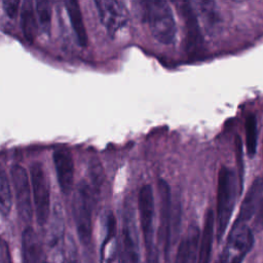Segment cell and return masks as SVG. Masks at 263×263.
Here are the masks:
<instances>
[{
    "label": "cell",
    "mask_w": 263,
    "mask_h": 263,
    "mask_svg": "<svg viewBox=\"0 0 263 263\" xmlns=\"http://www.w3.org/2000/svg\"><path fill=\"white\" fill-rule=\"evenodd\" d=\"M10 176L18 216L23 222L30 223L33 216V205L28 173L22 165L14 164L10 170Z\"/></svg>",
    "instance_id": "cell-9"
},
{
    "label": "cell",
    "mask_w": 263,
    "mask_h": 263,
    "mask_svg": "<svg viewBox=\"0 0 263 263\" xmlns=\"http://www.w3.org/2000/svg\"><path fill=\"white\" fill-rule=\"evenodd\" d=\"M35 11L38 20V24L45 33L50 32L51 27V15L52 9L50 2L48 1H36L35 2Z\"/></svg>",
    "instance_id": "cell-23"
},
{
    "label": "cell",
    "mask_w": 263,
    "mask_h": 263,
    "mask_svg": "<svg viewBox=\"0 0 263 263\" xmlns=\"http://www.w3.org/2000/svg\"><path fill=\"white\" fill-rule=\"evenodd\" d=\"M138 211L146 255L157 252L154 242V194L152 186L149 184L143 185L139 191Z\"/></svg>",
    "instance_id": "cell-7"
},
{
    "label": "cell",
    "mask_w": 263,
    "mask_h": 263,
    "mask_svg": "<svg viewBox=\"0 0 263 263\" xmlns=\"http://www.w3.org/2000/svg\"><path fill=\"white\" fill-rule=\"evenodd\" d=\"M200 234L195 225L190 226L180 242L174 263H197Z\"/></svg>",
    "instance_id": "cell-14"
},
{
    "label": "cell",
    "mask_w": 263,
    "mask_h": 263,
    "mask_svg": "<svg viewBox=\"0 0 263 263\" xmlns=\"http://www.w3.org/2000/svg\"><path fill=\"white\" fill-rule=\"evenodd\" d=\"M12 205L11 186L5 171L0 166V214L8 216Z\"/></svg>",
    "instance_id": "cell-20"
},
{
    "label": "cell",
    "mask_w": 263,
    "mask_h": 263,
    "mask_svg": "<svg viewBox=\"0 0 263 263\" xmlns=\"http://www.w3.org/2000/svg\"><path fill=\"white\" fill-rule=\"evenodd\" d=\"M254 226L255 228L260 231L263 229V198L257 209V215L255 218V222H254Z\"/></svg>",
    "instance_id": "cell-28"
},
{
    "label": "cell",
    "mask_w": 263,
    "mask_h": 263,
    "mask_svg": "<svg viewBox=\"0 0 263 263\" xmlns=\"http://www.w3.org/2000/svg\"><path fill=\"white\" fill-rule=\"evenodd\" d=\"M0 263H12L9 247L1 236H0Z\"/></svg>",
    "instance_id": "cell-27"
},
{
    "label": "cell",
    "mask_w": 263,
    "mask_h": 263,
    "mask_svg": "<svg viewBox=\"0 0 263 263\" xmlns=\"http://www.w3.org/2000/svg\"><path fill=\"white\" fill-rule=\"evenodd\" d=\"M262 195H263V177H257L249 187L246 197L243 198L240 204L238 216L235 221L240 223H247L257 211L262 200L261 199Z\"/></svg>",
    "instance_id": "cell-13"
},
{
    "label": "cell",
    "mask_w": 263,
    "mask_h": 263,
    "mask_svg": "<svg viewBox=\"0 0 263 263\" xmlns=\"http://www.w3.org/2000/svg\"><path fill=\"white\" fill-rule=\"evenodd\" d=\"M215 216L213 210L209 209L204 216V223L202 233L200 234L199 251L197 263H210L212 248L214 241V229H215Z\"/></svg>",
    "instance_id": "cell-16"
},
{
    "label": "cell",
    "mask_w": 263,
    "mask_h": 263,
    "mask_svg": "<svg viewBox=\"0 0 263 263\" xmlns=\"http://www.w3.org/2000/svg\"><path fill=\"white\" fill-rule=\"evenodd\" d=\"M20 15L21 28L25 38L28 41H33L36 38L38 31V20L34 8V3L30 0L23 1Z\"/></svg>",
    "instance_id": "cell-18"
},
{
    "label": "cell",
    "mask_w": 263,
    "mask_h": 263,
    "mask_svg": "<svg viewBox=\"0 0 263 263\" xmlns=\"http://www.w3.org/2000/svg\"><path fill=\"white\" fill-rule=\"evenodd\" d=\"M254 245V234L247 223L234 221L225 247L216 263H241Z\"/></svg>",
    "instance_id": "cell-4"
},
{
    "label": "cell",
    "mask_w": 263,
    "mask_h": 263,
    "mask_svg": "<svg viewBox=\"0 0 263 263\" xmlns=\"http://www.w3.org/2000/svg\"><path fill=\"white\" fill-rule=\"evenodd\" d=\"M21 2L20 1H3V10L6 13V15L9 18H14L18 12V6Z\"/></svg>",
    "instance_id": "cell-26"
},
{
    "label": "cell",
    "mask_w": 263,
    "mask_h": 263,
    "mask_svg": "<svg viewBox=\"0 0 263 263\" xmlns=\"http://www.w3.org/2000/svg\"><path fill=\"white\" fill-rule=\"evenodd\" d=\"M115 234H116V219L112 213H109L106 221V235L101 247V260H103L107 246L112 242V240L115 237Z\"/></svg>",
    "instance_id": "cell-24"
},
{
    "label": "cell",
    "mask_w": 263,
    "mask_h": 263,
    "mask_svg": "<svg viewBox=\"0 0 263 263\" xmlns=\"http://www.w3.org/2000/svg\"><path fill=\"white\" fill-rule=\"evenodd\" d=\"M95 5L99 18L110 35L116 34L128 22V12L124 2L115 0H97Z\"/></svg>",
    "instance_id": "cell-10"
},
{
    "label": "cell",
    "mask_w": 263,
    "mask_h": 263,
    "mask_svg": "<svg viewBox=\"0 0 263 263\" xmlns=\"http://www.w3.org/2000/svg\"><path fill=\"white\" fill-rule=\"evenodd\" d=\"M158 194H159V213H160V224H159V240L162 243L164 260L167 262L170 258V250L172 245V237L175 229V211L172 206V194L170 185L163 179H159L157 183Z\"/></svg>",
    "instance_id": "cell-8"
},
{
    "label": "cell",
    "mask_w": 263,
    "mask_h": 263,
    "mask_svg": "<svg viewBox=\"0 0 263 263\" xmlns=\"http://www.w3.org/2000/svg\"><path fill=\"white\" fill-rule=\"evenodd\" d=\"M197 5L206 30L213 33L219 23V16L216 12L215 4L213 2H198Z\"/></svg>",
    "instance_id": "cell-22"
},
{
    "label": "cell",
    "mask_w": 263,
    "mask_h": 263,
    "mask_svg": "<svg viewBox=\"0 0 263 263\" xmlns=\"http://www.w3.org/2000/svg\"><path fill=\"white\" fill-rule=\"evenodd\" d=\"M22 263H43L41 242L32 227H26L21 236Z\"/></svg>",
    "instance_id": "cell-15"
},
{
    "label": "cell",
    "mask_w": 263,
    "mask_h": 263,
    "mask_svg": "<svg viewBox=\"0 0 263 263\" xmlns=\"http://www.w3.org/2000/svg\"><path fill=\"white\" fill-rule=\"evenodd\" d=\"M237 194V181L234 172L228 166H221L218 174L216 236L220 242L230 221Z\"/></svg>",
    "instance_id": "cell-1"
},
{
    "label": "cell",
    "mask_w": 263,
    "mask_h": 263,
    "mask_svg": "<svg viewBox=\"0 0 263 263\" xmlns=\"http://www.w3.org/2000/svg\"><path fill=\"white\" fill-rule=\"evenodd\" d=\"M88 175L90 183L89 186L93 195L97 197L101 191V187L104 182V168L99 159L92 158L88 165Z\"/></svg>",
    "instance_id": "cell-21"
},
{
    "label": "cell",
    "mask_w": 263,
    "mask_h": 263,
    "mask_svg": "<svg viewBox=\"0 0 263 263\" xmlns=\"http://www.w3.org/2000/svg\"><path fill=\"white\" fill-rule=\"evenodd\" d=\"M235 151H236V159L238 165V176H239V185L240 191L242 188V175H243V165H242V151H241V141L239 137L235 139Z\"/></svg>",
    "instance_id": "cell-25"
},
{
    "label": "cell",
    "mask_w": 263,
    "mask_h": 263,
    "mask_svg": "<svg viewBox=\"0 0 263 263\" xmlns=\"http://www.w3.org/2000/svg\"><path fill=\"white\" fill-rule=\"evenodd\" d=\"M30 177L36 220L40 226H43L50 215V192L47 176L40 162L31 165Z\"/></svg>",
    "instance_id": "cell-6"
},
{
    "label": "cell",
    "mask_w": 263,
    "mask_h": 263,
    "mask_svg": "<svg viewBox=\"0 0 263 263\" xmlns=\"http://www.w3.org/2000/svg\"><path fill=\"white\" fill-rule=\"evenodd\" d=\"M246 128V148L247 154L250 158H253L257 151V139H258V132H257V117L255 114L250 113L245 122Z\"/></svg>",
    "instance_id": "cell-19"
},
{
    "label": "cell",
    "mask_w": 263,
    "mask_h": 263,
    "mask_svg": "<svg viewBox=\"0 0 263 263\" xmlns=\"http://www.w3.org/2000/svg\"><path fill=\"white\" fill-rule=\"evenodd\" d=\"M120 262L140 263V246L133 202L125 198L122 209L120 235Z\"/></svg>",
    "instance_id": "cell-5"
},
{
    "label": "cell",
    "mask_w": 263,
    "mask_h": 263,
    "mask_svg": "<svg viewBox=\"0 0 263 263\" xmlns=\"http://www.w3.org/2000/svg\"><path fill=\"white\" fill-rule=\"evenodd\" d=\"M143 5L145 18L152 36L162 44L174 43L177 35V25L168 3L156 0L144 2Z\"/></svg>",
    "instance_id": "cell-2"
},
{
    "label": "cell",
    "mask_w": 263,
    "mask_h": 263,
    "mask_svg": "<svg viewBox=\"0 0 263 263\" xmlns=\"http://www.w3.org/2000/svg\"><path fill=\"white\" fill-rule=\"evenodd\" d=\"M52 160L60 189L64 194H69L74 181V161L72 154L66 148H59L53 151Z\"/></svg>",
    "instance_id": "cell-11"
},
{
    "label": "cell",
    "mask_w": 263,
    "mask_h": 263,
    "mask_svg": "<svg viewBox=\"0 0 263 263\" xmlns=\"http://www.w3.org/2000/svg\"><path fill=\"white\" fill-rule=\"evenodd\" d=\"M146 263H160L159 261V253L154 252L152 254L146 255Z\"/></svg>",
    "instance_id": "cell-29"
},
{
    "label": "cell",
    "mask_w": 263,
    "mask_h": 263,
    "mask_svg": "<svg viewBox=\"0 0 263 263\" xmlns=\"http://www.w3.org/2000/svg\"><path fill=\"white\" fill-rule=\"evenodd\" d=\"M180 10L183 15L185 24V35H186V48L189 53H193L199 50L202 38L198 26L197 14L193 7L187 3L183 2L180 5Z\"/></svg>",
    "instance_id": "cell-12"
},
{
    "label": "cell",
    "mask_w": 263,
    "mask_h": 263,
    "mask_svg": "<svg viewBox=\"0 0 263 263\" xmlns=\"http://www.w3.org/2000/svg\"><path fill=\"white\" fill-rule=\"evenodd\" d=\"M96 201L88 183L82 180L76 189L73 199V215L78 238L82 245L87 246L92 235V210Z\"/></svg>",
    "instance_id": "cell-3"
},
{
    "label": "cell",
    "mask_w": 263,
    "mask_h": 263,
    "mask_svg": "<svg viewBox=\"0 0 263 263\" xmlns=\"http://www.w3.org/2000/svg\"><path fill=\"white\" fill-rule=\"evenodd\" d=\"M65 7L78 45L85 47L88 42V37L79 3L77 1H66Z\"/></svg>",
    "instance_id": "cell-17"
}]
</instances>
